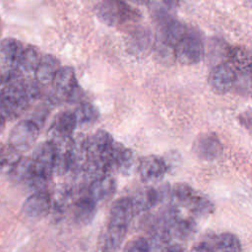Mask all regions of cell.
<instances>
[{
	"label": "cell",
	"mask_w": 252,
	"mask_h": 252,
	"mask_svg": "<svg viewBox=\"0 0 252 252\" xmlns=\"http://www.w3.org/2000/svg\"><path fill=\"white\" fill-rule=\"evenodd\" d=\"M60 67V62L54 55L45 54L41 56L40 62L34 72L36 81L42 85L51 83Z\"/></svg>",
	"instance_id": "obj_16"
},
{
	"label": "cell",
	"mask_w": 252,
	"mask_h": 252,
	"mask_svg": "<svg viewBox=\"0 0 252 252\" xmlns=\"http://www.w3.org/2000/svg\"><path fill=\"white\" fill-rule=\"evenodd\" d=\"M113 144L114 140L108 132L104 130H97L86 141L87 159L101 160L108 167L107 158L113 147Z\"/></svg>",
	"instance_id": "obj_7"
},
{
	"label": "cell",
	"mask_w": 252,
	"mask_h": 252,
	"mask_svg": "<svg viewBox=\"0 0 252 252\" xmlns=\"http://www.w3.org/2000/svg\"><path fill=\"white\" fill-rule=\"evenodd\" d=\"M192 250L194 251H215L213 243L211 241H202L197 243Z\"/></svg>",
	"instance_id": "obj_31"
},
{
	"label": "cell",
	"mask_w": 252,
	"mask_h": 252,
	"mask_svg": "<svg viewBox=\"0 0 252 252\" xmlns=\"http://www.w3.org/2000/svg\"><path fill=\"white\" fill-rule=\"evenodd\" d=\"M124 250L129 252H149L151 250L150 241L147 237H139L132 240Z\"/></svg>",
	"instance_id": "obj_29"
},
{
	"label": "cell",
	"mask_w": 252,
	"mask_h": 252,
	"mask_svg": "<svg viewBox=\"0 0 252 252\" xmlns=\"http://www.w3.org/2000/svg\"><path fill=\"white\" fill-rule=\"evenodd\" d=\"M174 54L182 64L192 65L199 63L204 56V45L201 37L193 32H187L174 47Z\"/></svg>",
	"instance_id": "obj_4"
},
{
	"label": "cell",
	"mask_w": 252,
	"mask_h": 252,
	"mask_svg": "<svg viewBox=\"0 0 252 252\" xmlns=\"http://www.w3.org/2000/svg\"><path fill=\"white\" fill-rule=\"evenodd\" d=\"M168 167L166 161L157 156H148L140 159L138 173L143 181L151 182L161 179Z\"/></svg>",
	"instance_id": "obj_12"
},
{
	"label": "cell",
	"mask_w": 252,
	"mask_h": 252,
	"mask_svg": "<svg viewBox=\"0 0 252 252\" xmlns=\"http://www.w3.org/2000/svg\"><path fill=\"white\" fill-rule=\"evenodd\" d=\"M196 156L204 160H214L218 158L221 152L222 146L218 136L214 133L201 134L193 145Z\"/></svg>",
	"instance_id": "obj_11"
},
{
	"label": "cell",
	"mask_w": 252,
	"mask_h": 252,
	"mask_svg": "<svg viewBox=\"0 0 252 252\" xmlns=\"http://www.w3.org/2000/svg\"><path fill=\"white\" fill-rule=\"evenodd\" d=\"M52 84L58 94L66 95L70 99L79 98L78 94L80 88L77 83L75 71L72 67H60L52 80Z\"/></svg>",
	"instance_id": "obj_9"
},
{
	"label": "cell",
	"mask_w": 252,
	"mask_h": 252,
	"mask_svg": "<svg viewBox=\"0 0 252 252\" xmlns=\"http://www.w3.org/2000/svg\"><path fill=\"white\" fill-rule=\"evenodd\" d=\"M21 158V153L11 145L0 144V174H10Z\"/></svg>",
	"instance_id": "obj_21"
},
{
	"label": "cell",
	"mask_w": 252,
	"mask_h": 252,
	"mask_svg": "<svg viewBox=\"0 0 252 252\" xmlns=\"http://www.w3.org/2000/svg\"><path fill=\"white\" fill-rule=\"evenodd\" d=\"M136 3H139V4H147L150 2V0H134Z\"/></svg>",
	"instance_id": "obj_33"
},
{
	"label": "cell",
	"mask_w": 252,
	"mask_h": 252,
	"mask_svg": "<svg viewBox=\"0 0 252 252\" xmlns=\"http://www.w3.org/2000/svg\"><path fill=\"white\" fill-rule=\"evenodd\" d=\"M187 32L188 31L185 25H183L179 21L167 19L161 22L159 32L161 44L167 48H172L174 50V47L184 37Z\"/></svg>",
	"instance_id": "obj_14"
},
{
	"label": "cell",
	"mask_w": 252,
	"mask_h": 252,
	"mask_svg": "<svg viewBox=\"0 0 252 252\" xmlns=\"http://www.w3.org/2000/svg\"><path fill=\"white\" fill-rule=\"evenodd\" d=\"M24 46L21 41L13 37H6L0 42V57L9 66L18 67Z\"/></svg>",
	"instance_id": "obj_18"
},
{
	"label": "cell",
	"mask_w": 252,
	"mask_h": 252,
	"mask_svg": "<svg viewBox=\"0 0 252 252\" xmlns=\"http://www.w3.org/2000/svg\"><path fill=\"white\" fill-rule=\"evenodd\" d=\"M96 202L88 196L80 198L73 207V216L75 220L80 224L90 223L95 216Z\"/></svg>",
	"instance_id": "obj_17"
},
{
	"label": "cell",
	"mask_w": 252,
	"mask_h": 252,
	"mask_svg": "<svg viewBox=\"0 0 252 252\" xmlns=\"http://www.w3.org/2000/svg\"><path fill=\"white\" fill-rule=\"evenodd\" d=\"M78 125L77 118L72 111L60 112L54 119L50 127V137L54 144L71 138Z\"/></svg>",
	"instance_id": "obj_10"
},
{
	"label": "cell",
	"mask_w": 252,
	"mask_h": 252,
	"mask_svg": "<svg viewBox=\"0 0 252 252\" xmlns=\"http://www.w3.org/2000/svg\"><path fill=\"white\" fill-rule=\"evenodd\" d=\"M170 188L168 185H162L158 188L146 187L137 191L131 197L135 214L147 212L158 203L170 198Z\"/></svg>",
	"instance_id": "obj_5"
},
{
	"label": "cell",
	"mask_w": 252,
	"mask_h": 252,
	"mask_svg": "<svg viewBox=\"0 0 252 252\" xmlns=\"http://www.w3.org/2000/svg\"><path fill=\"white\" fill-rule=\"evenodd\" d=\"M5 124H6V119L0 115V134L3 132L4 128H5Z\"/></svg>",
	"instance_id": "obj_32"
},
{
	"label": "cell",
	"mask_w": 252,
	"mask_h": 252,
	"mask_svg": "<svg viewBox=\"0 0 252 252\" xmlns=\"http://www.w3.org/2000/svg\"><path fill=\"white\" fill-rule=\"evenodd\" d=\"M170 234L178 239H189L197 230V225L192 219L178 218L170 227Z\"/></svg>",
	"instance_id": "obj_22"
},
{
	"label": "cell",
	"mask_w": 252,
	"mask_h": 252,
	"mask_svg": "<svg viewBox=\"0 0 252 252\" xmlns=\"http://www.w3.org/2000/svg\"><path fill=\"white\" fill-rule=\"evenodd\" d=\"M237 81V71L230 63H219L210 72L208 82L211 89L218 94L228 93Z\"/></svg>",
	"instance_id": "obj_6"
},
{
	"label": "cell",
	"mask_w": 252,
	"mask_h": 252,
	"mask_svg": "<svg viewBox=\"0 0 252 252\" xmlns=\"http://www.w3.org/2000/svg\"><path fill=\"white\" fill-rule=\"evenodd\" d=\"M215 251H240L242 249L239 238L229 232H224L216 236L212 242Z\"/></svg>",
	"instance_id": "obj_24"
},
{
	"label": "cell",
	"mask_w": 252,
	"mask_h": 252,
	"mask_svg": "<svg viewBox=\"0 0 252 252\" xmlns=\"http://www.w3.org/2000/svg\"><path fill=\"white\" fill-rule=\"evenodd\" d=\"M187 206L189 207L191 212H193L194 215L199 217L208 216L214 211V204L206 197H202L197 194L194 196V198Z\"/></svg>",
	"instance_id": "obj_26"
},
{
	"label": "cell",
	"mask_w": 252,
	"mask_h": 252,
	"mask_svg": "<svg viewBox=\"0 0 252 252\" xmlns=\"http://www.w3.org/2000/svg\"><path fill=\"white\" fill-rule=\"evenodd\" d=\"M31 158L33 176L48 182L55 169L56 145L50 140L44 141L34 148Z\"/></svg>",
	"instance_id": "obj_1"
},
{
	"label": "cell",
	"mask_w": 252,
	"mask_h": 252,
	"mask_svg": "<svg viewBox=\"0 0 252 252\" xmlns=\"http://www.w3.org/2000/svg\"><path fill=\"white\" fill-rule=\"evenodd\" d=\"M33 170H32V158L24 157L18 160V162L15 164L14 168L10 172L13 180L19 183L26 184L31 177L32 176Z\"/></svg>",
	"instance_id": "obj_23"
},
{
	"label": "cell",
	"mask_w": 252,
	"mask_h": 252,
	"mask_svg": "<svg viewBox=\"0 0 252 252\" xmlns=\"http://www.w3.org/2000/svg\"><path fill=\"white\" fill-rule=\"evenodd\" d=\"M134 215L135 212L131 198H120L116 200L111 206L108 225L128 229Z\"/></svg>",
	"instance_id": "obj_13"
},
{
	"label": "cell",
	"mask_w": 252,
	"mask_h": 252,
	"mask_svg": "<svg viewBox=\"0 0 252 252\" xmlns=\"http://www.w3.org/2000/svg\"><path fill=\"white\" fill-rule=\"evenodd\" d=\"M41 59L39 50L32 45H28L24 47L21 54L18 67L21 71L26 73H34Z\"/></svg>",
	"instance_id": "obj_20"
},
{
	"label": "cell",
	"mask_w": 252,
	"mask_h": 252,
	"mask_svg": "<svg viewBox=\"0 0 252 252\" xmlns=\"http://www.w3.org/2000/svg\"><path fill=\"white\" fill-rule=\"evenodd\" d=\"M149 37L145 33H136L133 38L130 39V48L133 51H143L149 46Z\"/></svg>",
	"instance_id": "obj_30"
},
{
	"label": "cell",
	"mask_w": 252,
	"mask_h": 252,
	"mask_svg": "<svg viewBox=\"0 0 252 252\" xmlns=\"http://www.w3.org/2000/svg\"><path fill=\"white\" fill-rule=\"evenodd\" d=\"M127 229L112 225H107V228L102 235L101 249L106 251L117 250L125 239Z\"/></svg>",
	"instance_id": "obj_19"
},
{
	"label": "cell",
	"mask_w": 252,
	"mask_h": 252,
	"mask_svg": "<svg viewBox=\"0 0 252 252\" xmlns=\"http://www.w3.org/2000/svg\"><path fill=\"white\" fill-rule=\"evenodd\" d=\"M131 6L122 0H102L96 9L98 19L108 26H118L137 19Z\"/></svg>",
	"instance_id": "obj_2"
},
{
	"label": "cell",
	"mask_w": 252,
	"mask_h": 252,
	"mask_svg": "<svg viewBox=\"0 0 252 252\" xmlns=\"http://www.w3.org/2000/svg\"><path fill=\"white\" fill-rule=\"evenodd\" d=\"M39 135L38 125L32 119H24L16 123L9 134V145L18 152L29 151Z\"/></svg>",
	"instance_id": "obj_3"
},
{
	"label": "cell",
	"mask_w": 252,
	"mask_h": 252,
	"mask_svg": "<svg viewBox=\"0 0 252 252\" xmlns=\"http://www.w3.org/2000/svg\"><path fill=\"white\" fill-rule=\"evenodd\" d=\"M195 195V191L187 184H177L170 188V199L186 206L191 202Z\"/></svg>",
	"instance_id": "obj_28"
},
{
	"label": "cell",
	"mask_w": 252,
	"mask_h": 252,
	"mask_svg": "<svg viewBox=\"0 0 252 252\" xmlns=\"http://www.w3.org/2000/svg\"><path fill=\"white\" fill-rule=\"evenodd\" d=\"M116 189L115 180L108 174L100 176L92 181L89 187V196L96 203L109 199Z\"/></svg>",
	"instance_id": "obj_15"
},
{
	"label": "cell",
	"mask_w": 252,
	"mask_h": 252,
	"mask_svg": "<svg viewBox=\"0 0 252 252\" xmlns=\"http://www.w3.org/2000/svg\"><path fill=\"white\" fill-rule=\"evenodd\" d=\"M78 124L93 123L98 118L97 108L90 102H82L74 111Z\"/></svg>",
	"instance_id": "obj_25"
},
{
	"label": "cell",
	"mask_w": 252,
	"mask_h": 252,
	"mask_svg": "<svg viewBox=\"0 0 252 252\" xmlns=\"http://www.w3.org/2000/svg\"><path fill=\"white\" fill-rule=\"evenodd\" d=\"M51 206V198L47 191H37L32 192V194L25 200L22 212L23 215L29 219H41L49 213Z\"/></svg>",
	"instance_id": "obj_8"
},
{
	"label": "cell",
	"mask_w": 252,
	"mask_h": 252,
	"mask_svg": "<svg viewBox=\"0 0 252 252\" xmlns=\"http://www.w3.org/2000/svg\"><path fill=\"white\" fill-rule=\"evenodd\" d=\"M151 10L161 22L169 19V13L176 4V0H150Z\"/></svg>",
	"instance_id": "obj_27"
}]
</instances>
